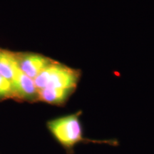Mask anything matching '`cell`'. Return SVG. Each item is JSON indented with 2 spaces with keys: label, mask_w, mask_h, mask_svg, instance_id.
<instances>
[{
  "label": "cell",
  "mask_w": 154,
  "mask_h": 154,
  "mask_svg": "<svg viewBox=\"0 0 154 154\" xmlns=\"http://www.w3.org/2000/svg\"><path fill=\"white\" fill-rule=\"evenodd\" d=\"M14 99L29 103L38 101V91L34 79L24 74L18 67L12 83Z\"/></svg>",
  "instance_id": "cell-4"
},
{
  "label": "cell",
  "mask_w": 154,
  "mask_h": 154,
  "mask_svg": "<svg viewBox=\"0 0 154 154\" xmlns=\"http://www.w3.org/2000/svg\"><path fill=\"white\" fill-rule=\"evenodd\" d=\"M75 91V90L64 88H43L38 90V101L57 106H63Z\"/></svg>",
  "instance_id": "cell-5"
},
{
  "label": "cell",
  "mask_w": 154,
  "mask_h": 154,
  "mask_svg": "<svg viewBox=\"0 0 154 154\" xmlns=\"http://www.w3.org/2000/svg\"><path fill=\"white\" fill-rule=\"evenodd\" d=\"M82 72L79 69L72 68L54 61L34 79L36 88H64L76 91L79 83Z\"/></svg>",
  "instance_id": "cell-2"
},
{
  "label": "cell",
  "mask_w": 154,
  "mask_h": 154,
  "mask_svg": "<svg viewBox=\"0 0 154 154\" xmlns=\"http://www.w3.org/2000/svg\"><path fill=\"white\" fill-rule=\"evenodd\" d=\"M8 99H14L12 84L0 74V101Z\"/></svg>",
  "instance_id": "cell-7"
},
{
  "label": "cell",
  "mask_w": 154,
  "mask_h": 154,
  "mask_svg": "<svg viewBox=\"0 0 154 154\" xmlns=\"http://www.w3.org/2000/svg\"><path fill=\"white\" fill-rule=\"evenodd\" d=\"M82 111L51 119L47 122V127L56 141L66 152L74 154V148L80 143L107 144L118 146L116 139H91L85 137L81 116Z\"/></svg>",
  "instance_id": "cell-1"
},
{
  "label": "cell",
  "mask_w": 154,
  "mask_h": 154,
  "mask_svg": "<svg viewBox=\"0 0 154 154\" xmlns=\"http://www.w3.org/2000/svg\"><path fill=\"white\" fill-rule=\"evenodd\" d=\"M17 69L15 53L0 49V74L12 84Z\"/></svg>",
  "instance_id": "cell-6"
},
{
  "label": "cell",
  "mask_w": 154,
  "mask_h": 154,
  "mask_svg": "<svg viewBox=\"0 0 154 154\" xmlns=\"http://www.w3.org/2000/svg\"><path fill=\"white\" fill-rule=\"evenodd\" d=\"M15 58L19 69L32 79L55 61L43 54L32 52L15 53Z\"/></svg>",
  "instance_id": "cell-3"
}]
</instances>
